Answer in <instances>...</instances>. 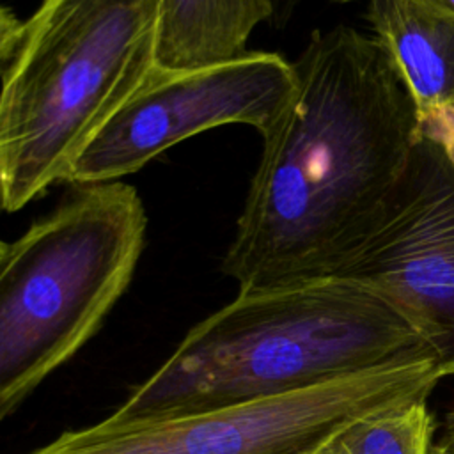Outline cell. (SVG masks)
Here are the masks:
<instances>
[{"label": "cell", "instance_id": "6da1fadb", "mask_svg": "<svg viewBox=\"0 0 454 454\" xmlns=\"http://www.w3.org/2000/svg\"><path fill=\"white\" fill-rule=\"evenodd\" d=\"M294 94L262 135L222 271L239 293L333 278L397 190L420 138L415 103L374 35L312 32Z\"/></svg>", "mask_w": 454, "mask_h": 454}, {"label": "cell", "instance_id": "7a4b0ae2", "mask_svg": "<svg viewBox=\"0 0 454 454\" xmlns=\"http://www.w3.org/2000/svg\"><path fill=\"white\" fill-rule=\"evenodd\" d=\"M426 360L436 356L415 326L360 282L238 293L101 424L160 422Z\"/></svg>", "mask_w": 454, "mask_h": 454}, {"label": "cell", "instance_id": "3957f363", "mask_svg": "<svg viewBox=\"0 0 454 454\" xmlns=\"http://www.w3.org/2000/svg\"><path fill=\"white\" fill-rule=\"evenodd\" d=\"M161 0H41L2 11L0 193L14 213L57 181L158 67Z\"/></svg>", "mask_w": 454, "mask_h": 454}, {"label": "cell", "instance_id": "277c9868", "mask_svg": "<svg viewBox=\"0 0 454 454\" xmlns=\"http://www.w3.org/2000/svg\"><path fill=\"white\" fill-rule=\"evenodd\" d=\"M145 227L133 184H71L57 207L0 245L2 419L98 332L131 282Z\"/></svg>", "mask_w": 454, "mask_h": 454}, {"label": "cell", "instance_id": "5b68a950", "mask_svg": "<svg viewBox=\"0 0 454 454\" xmlns=\"http://www.w3.org/2000/svg\"><path fill=\"white\" fill-rule=\"evenodd\" d=\"M443 378L436 360L390 365L287 395L160 422L62 433L30 454H316L374 410L427 399Z\"/></svg>", "mask_w": 454, "mask_h": 454}, {"label": "cell", "instance_id": "8992f818", "mask_svg": "<svg viewBox=\"0 0 454 454\" xmlns=\"http://www.w3.org/2000/svg\"><path fill=\"white\" fill-rule=\"evenodd\" d=\"M294 67L273 51L225 62L156 67L73 163L66 183L121 181L172 145L223 124L270 131L294 94Z\"/></svg>", "mask_w": 454, "mask_h": 454}, {"label": "cell", "instance_id": "52a82bcc", "mask_svg": "<svg viewBox=\"0 0 454 454\" xmlns=\"http://www.w3.org/2000/svg\"><path fill=\"white\" fill-rule=\"evenodd\" d=\"M333 278L388 300L454 374V167L419 138L385 213Z\"/></svg>", "mask_w": 454, "mask_h": 454}, {"label": "cell", "instance_id": "ba28073f", "mask_svg": "<svg viewBox=\"0 0 454 454\" xmlns=\"http://www.w3.org/2000/svg\"><path fill=\"white\" fill-rule=\"evenodd\" d=\"M372 35L390 55L417 115L454 106V12L431 0H367Z\"/></svg>", "mask_w": 454, "mask_h": 454}, {"label": "cell", "instance_id": "9c48e42d", "mask_svg": "<svg viewBox=\"0 0 454 454\" xmlns=\"http://www.w3.org/2000/svg\"><path fill=\"white\" fill-rule=\"evenodd\" d=\"M273 11L275 0H161L158 66L184 69L239 57Z\"/></svg>", "mask_w": 454, "mask_h": 454}, {"label": "cell", "instance_id": "30bf717a", "mask_svg": "<svg viewBox=\"0 0 454 454\" xmlns=\"http://www.w3.org/2000/svg\"><path fill=\"white\" fill-rule=\"evenodd\" d=\"M434 429L427 399L404 401L351 420L316 454H433Z\"/></svg>", "mask_w": 454, "mask_h": 454}, {"label": "cell", "instance_id": "8fae6325", "mask_svg": "<svg viewBox=\"0 0 454 454\" xmlns=\"http://www.w3.org/2000/svg\"><path fill=\"white\" fill-rule=\"evenodd\" d=\"M419 117V135L436 144L454 167V106H440Z\"/></svg>", "mask_w": 454, "mask_h": 454}, {"label": "cell", "instance_id": "7c38bea8", "mask_svg": "<svg viewBox=\"0 0 454 454\" xmlns=\"http://www.w3.org/2000/svg\"><path fill=\"white\" fill-rule=\"evenodd\" d=\"M303 0H275V11H273V18H271V23L277 27V28H284L289 20L294 16L298 5L301 4ZM332 4H353V2H367V0H328Z\"/></svg>", "mask_w": 454, "mask_h": 454}, {"label": "cell", "instance_id": "4fadbf2b", "mask_svg": "<svg viewBox=\"0 0 454 454\" xmlns=\"http://www.w3.org/2000/svg\"><path fill=\"white\" fill-rule=\"evenodd\" d=\"M445 442L454 443V408L447 411L445 420H443V434L440 436Z\"/></svg>", "mask_w": 454, "mask_h": 454}, {"label": "cell", "instance_id": "5bb4252c", "mask_svg": "<svg viewBox=\"0 0 454 454\" xmlns=\"http://www.w3.org/2000/svg\"><path fill=\"white\" fill-rule=\"evenodd\" d=\"M433 454H454V443L445 442V440L440 438L438 442H434Z\"/></svg>", "mask_w": 454, "mask_h": 454}, {"label": "cell", "instance_id": "9a60e30c", "mask_svg": "<svg viewBox=\"0 0 454 454\" xmlns=\"http://www.w3.org/2000/svg\"><path fill=\"white\" fill-rule=\"evenodd\" d=\"M431 2H434L436 5H440V7H443V9L450 11V12H454V0H431Z\"/></svg>", "mask_w": 454, "mask_h": 454}]
</instances>
